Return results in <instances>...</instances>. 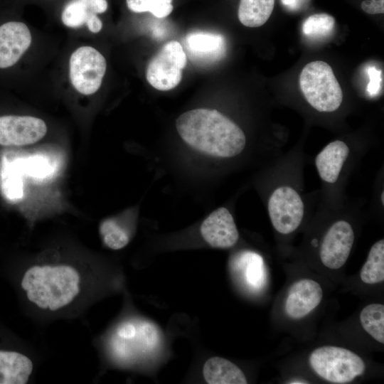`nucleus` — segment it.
I'll return each instance as SVG.
<instances>
[{
    "instance_id": "nucleus-2",
    "label": "nucleus",
    "mask_w": 384,
    "mask_h": 384,
    "mask_svg": "<svg viewBox=\"0 0 384 384\" xmlns=\"http://www.w3.org/2000/svg\"><path fill=\"white\" fill-rule=\"evenodd\" d=\"M176 127L190 146L213 156L233 157L245 146L243 131L216 110L198 108L187 111L176 119Z\"/></svg>"
},
{
    "instance_id": "nucleus-21",
    "label": "nucleus",
    "mask_w": 384,
    "mask_h": 384,
    "mask_svg": "<svg viewBox=\"0 0 384 384\" xmlns=\"http://www.w3.org/2000/svg\"><path fill=\"white\" fill-rule=\"evenodd\" d=\"M366 284L380 283L384 280V240H380L371 247L366 262L360 272Z\"/></svg>"
},
{
    "instance_id": "nucleus-28",
    "label": "nucleus",
    "mask_w": 384,
    "mask_h": 384,
    "mask_svg": "<svg viewBox=\"0 0 384 384\" xmlns=\"http://www.w3.org/2000/svg\"><path fill=\"white\" fill-rule=\"evenodd\" d=\"M89 5L96 14H102L107 9V0H88Z\"/></svg>"
},
{
    "instance_id": "nucleus-4",
    "label": "nucleus",
    "mask_w": 384,
    "mask_h": 384,
    "mask_svg": "<svg viewBox=\"0 0 384 384\" xmlns=\"http://www.w3.org/2000/svg\"><path fill=\"white\" fill-rule=\"evenodd\" d=\"M311 368L321 378L334 383H350L365 371L362 358L353 351L338 346L319 347L309 356Z\"/></svg>"
},
{
    "instance_id": "nucleus-25",
    "label": "nucleus",
    "mask_w": 384,
    "mask_h": 384,
    "mask_svg": "<svg viewBox=\"0 0 384 384\" xmlns=\"http://www.w3.org/2000/svg\"><path fill=\"white\" fill-rule=\"evenodd\" d=\"M173 0H126L129 10L135 13L150 12L157 18H164L173 11Z\"/></svg>"
},
{
    "instance_id": "nucleus-12",
    "label": "nucleus",
    "mask_w": 384,
    "mask_h": 384,
    "mask_svg": "<svg viewBox=\"0 0 384 384\" xmlns=\"http://www.w3.org/2000/svg\"><path fill=\"white\" fill-rule=\"evenodd\" d=\"M186 53L190 60L199 65H208L222 59L226 53L224 36L218 33L196 31L185 38Z\"/></svg>"
},
{
    "instance_id": "nucleus-16",
    "label": "nucleus",
    "mask_w": 384,
    "mask_h": 384,
    "mask_svg": "<svg viewBox=\"0 0 384 384\" xmlns=\"http://www.w3.org/2000/svg\"><path fill=\"white\" fill-rule=\"evenodd\" d=\"M348 154V146L342 141L336 140L326 145L315 159L321 179L328 183H335Z\"/></svg>"
},
{
    "instance_id": "nucleus-23",
    "label": "nucleus",
    "mask_w": 384,
    "mask_h": 384,
    "mask_svg": "<svg viewBox=\"0 0 384 384\" xmlns=\"http://www.w3.org/2000/svg\"><path fill=\"white\" fill-rule=\"evenodd\" d=\"M99 230L104 244L112 250H120L129 242L128 230L114 218L103 220Z\"/></svg>"
},
{
    "instance_id": "nucleus-26",
    "label": "nucleus",
    "mask_w": 384,
    "mask_h": 384,
    "mask_svg": "<svg viewBox=\"0 0 384 384\" xmlns=\"http://www.w3.org/2000/svg\"><path fill=\"white\" fill-rule=\"evenodd\" d=\"M367 74L369 78L367 91L370 96L373 97L381 90L383 80L382 72L374 66H370L367 69Z\"/></svg>"
},
{
    "instance_id": "nucleus-13",
    "label": "nucleus",
    "mask_w": 384,
    "mask_h": 384,
    "mask_svg": "<svg viewBox=\"0 0 384 384\" xmlns=\"http://www.w3.org/2000/svg\"><path fill=\"white\" fill-rule=\"evenodd\" d=\"M28 26L19 21H9L0 26V68L15 65L31 43Z\"/></svg>"
},
{
    "instance_id": "nucleus-24",
    "label": "nucleus",
    "mask_w": 384,
    "mask_h": 384,
    "mask_svg": "<svg viewBox=\"0 0 384 384\" xmlns=\"http://www.w3.org/2000/svg\"><path fill=\"white\" fill-rule=\"evenodd\" d=\"M335 26V19L325 13L309 16L302 24L303 33L314 38L329 36Z\"/></svg>"
},
{
    "instance_id": "nucleus-22",
    "label": "nucleus",
    "mask_w": 384,
    "mask_h": 384,
    "mask_svg": "<svg viewBox=\"0 0 384 384\" xmlns=\"http://www.w3.org/2000/svg\"><path fill=\"white\" fill-rule=\"evenodd\" d=\"M363 329L377 341L384 343V306L370 304L365 306L360 314Z\"/></svg>"
},
{
    "instance_id": "nucleus-20",
    "label": "nucleus",
    "mask_w": 384,
    "mask_h": 384,
    "mask_svg": "<svg viewBox=\"0 0 384 384\" xmlns=\"http://www.w3.org/2000/svg\"><path fill=\"white\" fill-rule=\"evenodd\" d=\"M274 6V0H240L238 19L245 26L260 27L270 17Z\"/></svg>"
},
{
    "instance_id": "nucleus-29",
    "label": "nucleus",
    "mask_w": 384,
    "mask_h": 384,
    "mask_svg": "<svg viewBox=\"0 0 384 384\" xmlns=\"http://www.w3.org/2000/svg\"><path fill=\"white\" fill-rule=\"evenodd\" d=\"M284 6L289 9H295L299 4V0H281Z\"/></svg>"
},
{
    "instance_id": "nucleus-14",
    "label": "nucleus",
    "mask_w": 384,
    "mask_h": 384,
    "mask_svg": "<svg viewBox=\"0 0 384 384\" xmlns=\"http://www.w3.org/2000/svg\"><path fill=\"white\" fill-rule=\"evenodd\" d=\"M200 230L203 239L213 247H231L239 238L231 213L223 207L212 212L202 223Z\"/></svg>"
},
{
    "instance_id": "nucleus-27",
    "label": "nucleus",
    "mask_w": 384,
    "mask_h": 384,
    "mask_svg": "<svg viewBox=\"0 0 384 384\" xmlns=\"http://www.w3.org/2000/svg\"><path fill=\"white\" fill-rule=\"evenodd\" d=\"M361 6L363 11L369 14L384 13V0H365Z\"/></svg>"
},
{
    "instance_id": "nucleus-3",
    "label": "nucleus",
    "mask_w": 384,
    "mask_h": 384,
    "mask_svg": "<svg viewBox=\"0 0 384 384\" xmlns=\"http://www.w3.org/2000/svg\"><path fill=\"white\" fill-rule=\"evenodd\" d=\"M299 85L306 101L319 112H334L342 102L341 87L331 67L324 61L306 64L301 71Z\"/></svg>"
},
{
    "instance_id": "nucleus-7",
    "label": "nucleus",
    "mask_w": 384,
    "mask_h": 384,
    "mask_svg": "<svg viewBox=\"0 0 384 384\" xmlns=\"http://www.w3.org/2000/svg\"><path fill=\"white\" fill-rule=\"evenodd\" d=\"M106 68V60L97 49L91 46L80 47L70 58V82L78 92L92 95L100 87Z\"/></svg>"
},
{
    "instance_id": "nucleus-30",
    "label": "nucleus",
    "mask_w": 384,
    "mask_h": 384,
    "mask_svg": "<svg viewBox=\"0 0 384 384\" xmlns=\"http://www.w3.org/2000/svg\"><path fill=\"white\" fill-rule=\"evenodd\" d=\"M289 383H291V384H297V383H309L308 382H306V380H292L291 382H289Z\"/></svg>"
},
{
    "instance_id": "nucleus-6",
    "label": "nucleus",
    "mask_w": 384,
    "mask_h": 384,
    "mask_svg": "<svg viewBox=\"0 0 384 384\" xmlns=\"http://www.w3.org/2000/svg\"><path fill=\"white\" fill-rule=\"evenodd\" d=\"M156 328L146 321H126L119 324L110 341V350L117 359L132 360L137 355L153 350L158 344Z\"/></svg>"
},
{
    "instance_id": "nucleus-17",
    "label": "nucleus",
    "mask_w": 384,
    "mask_h": 384,
    "mask_svg": "<svg viewBox=\"0 0 384 384\" xmlns=\"http://www.w3.org/2000/svg\"><path fill=\"white\" fill-rule=\"evenodd\" d=\"M203 377L209 384H246L243 372L231 361L221 358L208 359L203 368Z\"/></svg>"
},
{
    "instance_id": "nucleus-5",
    "label": "nucleus",
    "mask_w": 384,
    "mask_h": 384,
    "mask_svg": "<svg viewBox=\"0 0 384 384\" xmlns=\"http://www.w3.org/2000/svg\"><path fill=\"white\" fill-rule=\"evenodd\" d=\"M186 63L187 55L182 45L176 41H170L149 62L146 78L158 90H171L181 82L182 70Z\"/></svg>"
},
{
    "instance_id": "nucleus-18",
    "label": "nucleus",
    "mask_w": 384,
    "mask_h": 384,
    "mask_svg": "<svg viewBox=\"0 0 384 384\" xmlns=\"http://www.w3.org/2000/svg\"><path fill=\"white\" fill-rule=\"evenodd\" d=\"M61 20L69 28H80L85 25L90 31L96 33L101 31L102 22L91 9L88 0H71L64 7Z\"/></svg>"
},
{
    "instance_id": "nucleus-8",
    "label": "nucleus",
    "mask_w": 384,
    "mask_h": 384,
    "mask_svg": "<svg viewBox=\"0 0 384 384\" xmlns=\"http://www.w3.org/2000/svg\"><path fill=\"white\" fill-rule=\"evenodd\" d=\"M304 207L299 193L289 186L276 188L268 201V213L274 229L282 234L294 231L303 219Z\"/></svg>"
},
{
    "instance_id": "nucleus-19",
    "label": "nucleus",
    "mask_w": 384,
    "mask_h": 384,
    "mask_svg": "<svg viewBox=\"0 0 384 384\" xmlns=\"http://www.w3.org/2000/svg\"><path fill=\"white\" fill-rule=\"evenodd\" d=\"M233 267L241 272L244 282L250 288L259 289L264 284L263 260L259 255L248 251L240 253L233 261Z\"/></svg>"
},
{
    "instance_id": "nucleus-11",
    "label": "nucleus",
    "mask_w": 384,
    "mask_h": 384,
    "mask_svg": "<svg viewBox=\"0 0 384 384\" xmlns=\"http://www.w3.org/2000/svg\"><path fill=\"white\" fill-rule=\"evenodd\" d=\"M354 241L351 225L345 220L334 223L324 237L320 248L322 263L332 270L341 267L351 253Z\"/></svg>"
},
{
    "instance_id": "nucleus-10",
    "label": "nucleus",
    "mask_w": 384,
    "mask_h": 384,
    "mask_svg": "<svg viewBox=\"0 0 384 384\" xmlns=\"http://www.w3.org/2000/svg\"><path fill=\"white\" fill-rule=\"evenodd\" d=\"M8 336L0 331V384H25L31 379L33 363Z\"/></svg>"
},
{
    "instance_id": "nucleus-1",
    "label": "nucleus",
    "mask_w": 384,
    "mask_h": 384,
    "mask_svg": "<svg viewBox=\"0 0 384 384\" xmlns=\"http://www.w3.org/2000/svg\"><path fill=\"white\" fill-rule=\"evenodd\" d=\"M12 280L28 304L48 313H58L71 306L82 295L85 287L84 273L63 262L30 265Z\"/></svg>"
},
{
    "instance_id": "nucleus-15",
    "label": "nucleus",
    "mask_w": 384,
    "mask_h": 384,
    "mask_svg": "<svg viewBox=\"0 0 384 384\" xmlns=\"http://www.w3.org/2000/svg\"><path fill=\"white\" fill-rule=\"evenodd\" d=\"M322 297L323 290L318 282L310 279H300L289 289L285 311L291 318H302L320 304Z\"/></svg>"
},
{
    "instance_id": "nucleus-9",
    "label": "nucleus",
    "mask_w": 384,
    "mask_h": 384,
    "mask_svg": "<svg viewBox=\"0 0 384 384\" xmlns=\"http://www.w3.org/2000/svg\"><path fill=\"white\" fill-rule=\"evenodd\" d=\"M47 133L46 122L32 116L0 117V146H22L40 141Z\"/></svg>"
},
{
    "instance_id": "nucleus-31",
    "label": "nucleus",
    "mask_w": 384,
    "mask_h": 384,
    "mask_svg": "<svg viewBox=\"0 0 384 384\" xmlns=\"http://www.w3.org/2000/svg\"><path fill=\"white\" fill-rule=\"evenodd\" d=\"M381 201L383 205L384 204V192L383 191L382 192V194H381Z\"/></svg>"
}]
</instances>
